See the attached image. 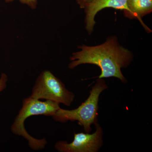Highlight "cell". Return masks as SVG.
I'll use <instances>...</instances> for the list:
<instances>
[{"label": "cell", "instance_id": "obj_2", "mask_svg": "<svg viewBox=\"0 0 152 152\" xmlns=\"http://www.w3.org/2000/svg\"><path fill=\"white\" fill-rule=\"evenodd\" d=\"M60 108V104L53 101L42 102L30 96L26 98L23 101L21 109L11 126V132L14 134L21 136L26 139L31 149H44L48 144L46 139H38L30 135L25 129V121L28 118L32 116L43 115L52 117Z\"/></svg>", "mask_w": 152, "mask_h": 152}, {"label": "cell", "instance_id": "obj_4", "mask_svg": "<svg viewBox=\"0 0 152 152\" xmlns=\"http://www.w3.org/2000/svg\"><path fill=\"white\" fill-rule=\"evenodd\" d=\"M31 97L45 99L70 106L75 98L59 79L50 71L44 70L38 76L33 87Z\"/></svg>", "mask_w": 152, "mask_h": 152}, {"label": "cell", "instance_id": "obj_6", "mask_svg": "<svg viewBox=\"0 0 152 152\" xmlns=\"http://www.w3.org/2000/svg\"><path fill=\"white\" fill-rule=\"evenodd\" d=\"M127 0H92L84 8L86 17V29L89 34L93 32L96 22L95 17L98 12L106 8H113L121 10L124 12L128 10Z\"/></svg>", "mask_w": 152, "mask_h": 152}, {"label": "cell", "instance_id": "obj_1", "mask_svg": "<svg viewBox=\"0 0 152 152\" xmlns=\"http://www.w3.org/2000/svg\"><path fill=\"white\" fill-rule=\"evenodd\" d=\"M80 51L73 53L68 67L71 69L81 64H91L100 68L101 73L98 78L114 77L123 83H127L121 69L130 65L134 59L132 53L121 45L115 36L110 37L105 42L95 46H79Z\"/></svg>", "mask_w": 152, "mask_h": 152}, {"label": "cell", "instance_id": "obj_7", "mask_svg": "<svg viewBox=\"0 0 152 152\" xmlns=\"http://www.w3.org/2000/svg\"><path fill=\"white\" fill-rule=\"evenodd\" d=\"M128 10L124 12L125 17L129 19H137L148 32L151 30L142 20V18L152 12V0H127Z\"/></svg>", "mask_w": 152, "mask_h": 152}, {"label": "cell", "instance_id": "obj_5", "mask_svg": "<svg viewBox=\"0 0 152 152\" xmlns=\"http://www.w3.org/2000/svg\"><path fill=\"white\" fill-rule=\"evenodd\" d=\"M96 130L88 133H75L71 143L59 141L55 145V149L59 152H98L103 145V129L98 123L95 124Z\"/></svg>", "mask_w": 152, "mask_h": 152}, {"label": "cell", "instance_id": "obj_10", "mask_svg": "<svg viewBox=\"0 0 152 152\" xmlns=\"http://www.w3.org/2000/svg\"><path fill=\"white\" fill-rule=\"evenodd\" d=\"M92 1V0H76V2L80 8L84 9L85 7Z\"/></svg>", "mask_w": 152, "mask_h": 152}, {"label": "cell", "instance_id": "obj_8", "mask_svg": "<svg viewBox=\"0 0 152 152\" xmlns=\"http://www.w3.org/2000/svg\"><path fill=\"white\" fill-rule=\"evenodd\" d=\"M16 0H4L6 3L12 2ZM22 4L27 5L32 10H35L37 8L38 4V0H18Z\"/></svg>", "mask_w": 152, "mask_h": 152}, {"label": "cell", "instance_id": "obj_3", "mask_svg": "<svg viewBox=\"0 0 152 152\" xmlns=\"http://www.w3.org/2000/svg\"><path fill=\"white\" fill-rule=\"evenodd\" d=\"M108 86L104 79L98 78L90 91L88 97L77 108L67 110L60 108L52 116L54 121L61 123L68 121L78 122L86 133L91 132L92 125L98 123L100 96L107 90Z\"/></svg>", "mask_w": 152, "mask_h": 152}, {"label": "cell", "instance_id": "obj_9", "mask_svg": "<svg viewBox=\"0 0 152 152\" xmlns=\"http://www.w3.org/2000/svg\"><path fill=\"white\" fill-rule=\"evenodd\" d=\"M8 81V76L7 74L3 73L0 77V93L6 88Z\"/></svg>", "mask_w": 152, "mask_h": 152}]
</instances>
